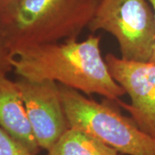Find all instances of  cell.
<instances>
[{
	"instance_id": "8fae6325",
	"label": "cell",
	"mask_w": 155,
	"mask_h": 155,
	"mask_svg": "<svg viewBox=\"0 0 155 155\" xmlns=\"http://www.w3.org/2000/svg\"><path fill=\"white\" fill-rule=\"evenodd\" d=\"M17 0H0V14L3 16L11 9Z\"/></svg>"
},
{
	"instance_id": "7c38bea8",
	"label": "cell",
	"mask_w": 155,
	"mask_h": 155,
	"mask_svg": "<svg viewBox=\"0 0 155 155\" xmlns=\"http://www.w3.org/2000/svg\"><path fill=\"white\" fill-rule=\"evenodd\" d=\"M150 3L151 6L153 7V10L154 11V16H155V0H147Z\"/></svg>"
},
{
	"instance_id": "52a82bcc",
	"label": "cell",
	"mask_w": 155,
	"mask_h": 155,
	"mask_svg": "<svg viewBox=\"0 0 155 155\" xmlns=\"http://www.w3.org/2000/svg\"><path fill=\"white\" fill-rule=\"evenodd\" d=\"M0 127L24 145L34 154L39 147L28 121L22 96L16 81L0 73Z\"/></svg>"
},
{
	"instance_id": "3957f363",
	"label": "cell",
	"mask_w": 155,
	"mask_h": 155,
	"mask_svg": "<svg viewBox=\"0 0 155 155\" xmlns=\"http://www.w3.org/2000/svg\"><path fill=\"white\" fill-rule=\"evenodd\" d=\"M60 90L70 127L82 130L123 154L155 155V138L133 120L74 89L61 85Z\"/></svg>"
},
{
	"instance_id": "9c48e42d",
	"label": "cell",
	"mask_w": 155,
	"mask_h": 155,
	"mask_svg": "<svg viewBox=\"0 0 155 155\" xmlns=\"http://www.w3.org/2000/svg\"><path fill=\"white\" fill-rule=\"evenodd\" d=\"M0 155H35L0 127Z\"/></svg>"
},
{
	"instance_id": "277c9868",
	"label": "cell",
	"mask_w": 155,
	"mask_h": 155,
	"mask_svg": "<svg viewBox=\"0 0 155 155\" xmlns=\"http://www.w3.org/2000/svg\"><path fill=\"white\" fill-rule=\"evenodd\" d=\"M87 28L113 35L124 60L149 61L152 57L155 16L147 0H100Z\"/></svg>"
},
{
	"instance_id": "ba28073f",
	"label": "cell",
	"mask_w": 155,
	"mask_h": 155,
	"mask_svg": "<svg viewBox=\"0 0 155 155\" xmlns=\"http://www.w3.org/2000/svg\"><path fill=\"white\" fill-rule=\"evenodd\" d=\"M47 155H118V152L82 130L69 127Z\"/></svg>"
},
{
	"instance_id": "30bf717a",
	"label": "cell",
	"mask_w": 155,
	"mask_h": 155,
	"mask_svg": "<svg viewBox=\"0 0 155 155\" xmlns=\"http://www.w3.org/2000/svg\"><path fill=\"white\" fill-rule=\"evenodd\" d=\"M10 54L11 48L6 37L2 16L0 14V73L6 74L11 70L10 64Z\"/></svg>"
},
{
	"instance_id": "4fadbf2b",
	"label": "cell",
	"mask_w": 155,
	"mask_h": 155,
	"mask_svg": "<svg viewBox=\"0 0 155 155\" xmlns=\"http://www.w3.org/2000/svg\"><path fill=\"white\" fill-rule=\"evenodd\" d=\"M149 61L153 62V63H155V46H154V48H153V54H152V57H151V59H150Z\"/></svg>"
},
{
	"instance_id": "6da1fadb",
	"label": "cell",
	"mask_w": 155,
	"mask_h": 155,
	"mask_svg": "<svg viewBox=\"0 0 155 155\" xmlns=\"http://www.w3.org/2000/svg\"><path fill=\"white\" fill-rule=\"evenodd\" d=\"M10 64L20 78L51 80L116 102L126 94L101 54L99 35H91L80 41L74 38L16 48L11 51Z\"/></svg>"
},
{
	"instance_id": "8992f818",
	"label": "cell",
	"mask_w": 155,
	"mask_h": 155,
	"mask_svg": "<svg viewBox=\"0 0 155 155\" xmlns=\"http://www.w3.org/2000/svg\"><path fill=\"white\" fill-rule=\"evenodd\" d=\"M28 121L41 149L49 150L70 127L61 100L60 85L54 81H16Z\"/></svg>"
},
{
	"instance_id": "5b68a950",
	"label": "cell",
	"mask_w": 155,
	"mask_h": 155,
	"mask_svg": "<svg viewBox=\"0 0 155 155\" xmlns=\"http://www.w3.org/2000/svg\"><path fill=\"white\" fill-rule=\"evenodd\" d=\"M112 78L130 97V104L116 103L127 110L142 131L155 138V63L124 60L106 54Z\"/></svg>"
},
{
	"instance_id": "7a4b0ae2",
	"label": "cell",
	"mask_w": 155,
	"mask_h": 155,
	"mask_svg": "<svg viewBox=\"0 0 155 155\" xmlns=\"http://www.w3.org/2000/svg\"><path fill=\"white\" fill-rule=\"evenodd\" d=\"M100 0H17L2 16L11 51L77 38Z\"/></svg>"
}]
</instances>
